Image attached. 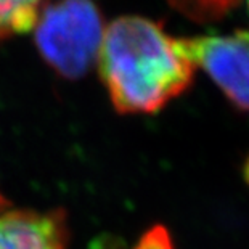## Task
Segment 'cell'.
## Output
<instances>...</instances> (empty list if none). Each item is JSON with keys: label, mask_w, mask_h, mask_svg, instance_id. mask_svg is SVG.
I'll list each match as a JSON object with an SVG mask.
<instances>
[{"label": "cell", "mask_w": 249, "mask_h": 249, "mask_svg": "<svg viewBox=\"0 0 249 249\" xmlns=\"http://www.w3.org/2000/svg\"><path fill=\"white\" fill-rule=\"evenodd\" d=\"M97 61L119 113H156L190 86L195 72L182 39L142 17H121L109 23Z\"/></svg>", "instance_id": "6da1fadb"}, {"label": "cell", "mask_w": 249, "mask_h": 249, "mask_svg": "<svg viewBox=\"0 0 249 249\" xmlns=\"http://www.w3.org/2000/svg\"><path fill=\"white\" fill-rule=\"evenodd\" d=\"M105 28L92 0H58L42 7L33 29L47 65L63 77L79 79L97 61Z\"/></svg>", "instance_id": "7a4b0ae2"}, {"label": "cell", "mask_w": 249, "mask_h": 249, "mask_svg": "<svg viewBox=\"0 0 249 249\" xmlns=\"http://www.w3.org/2000/svg\"><path fill=\"white\" fill-rule=\"evenodd\" d=\"M195 68H203L240 109L249 111V29L182 39Z\"/></svg>", "instance_id": "3957f363"}, {"label": "cell", "mask_w": 249, "mask_h": 249, "mask_svg": "<svg viewBox=\"0 0 249 249\" xmlns=\"http://www.w3.org/2000/svg\"><path fill=\"white\" fill-rule=\"evenodd\" d=\"M0 249H70L60 211H0Z\"/></svg>", "instance_id": "277c9868"}, {"label": "cell", "mask_w": 249, "mask_h": 249, "mask_svg": "<svg viewBox=\"0 0 249 249\" xmlns=\"http://www.w3.org/2000/svg\"><path fill=\"white\" fill-rule=\"evenodd\" d=\"M44 0H0V40L34 28Z\"/></svg>", "instance_id": "5b68a950"}, {"label": "cell", "mask_w": 249, "mask_h": 249, "mask_svg": "<svg viewBox=\"0 0 249 249\" xmlns=\"http://www.w3.org/2000/svg\"><path fill=\"white\" fill-rule=\"evenodd\" d=\"M174 7L195 19H215L245 3L249 12V0H169Z\"/></svg>", "instance_id": "8992f818"}, {"label": "cell", "mask_w": 249, "mask_h": 249, "mask_svg": "<svg viewBox=\"0 0 249 249\" xmlns=\"http://www.w3.org/2000/svg\"><path fill=\"white\" fill-rule=\"evenodd\" d=\"M134 249H174V246L164 227H153L140 238Z\"/></svg>", "instance_id": "52a82bcc"}, {"label": "cell", "mask_w": 249, "mask_h": 249, "mask_svg": "<svg viewBox=\"0 0 249 249\" xmlns=\"http://www.w3.org/2000/svg\"><path fill=\"white\" fill-rule=\"evenodd\" d=\"M5 208H7V199H5L2 193H0V211H3Z\"/></svg>", "instance_id": "ba28073f"}, {"label": "cell", "mask_w": 249, "mask_h": 249, "mask_svg": "<svg viewBox=\"0 0 249 249\" xmlns=\"http://www.w3.org/2000/svg\"><path fill=\"white\" fill-rule=\"evenodd\" d=\"M248 178H249V169H248Z\"/></svg>", "instance_id": "9c48e42d"}]
</instances>
